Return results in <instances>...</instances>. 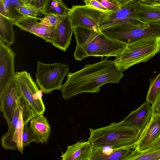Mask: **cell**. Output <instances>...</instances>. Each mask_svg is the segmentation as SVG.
<instances>
[{
  "label": "cell",
  "instance_id": "obj_1",
  "mask_svg": "<svg viewBox=\"0 0 160 160\" xmlns=\"http://www.w3.org/2000/svg\"><path fill=\"white\" fill-rule=\"evenodd\" d=\"M61 88L62 98L68 100L82 93H97L100 87L108 83H118L124 76L113 61L105 58L67 75Z\"/></svg>",
  "mask_w": 160,
  "mask_h": 160
},
{
  "label": "cell",
  "instance_id": "obj_2",
  "mask_svg": "<svg viewBox=\"0 0 160 160\" xmlns=\"http://www.w3.org/2000/svg\"><path fill=\"white\" fill-rule=\"evenodd\" d=\"M77 45L73 53L76 60L90 56L117 57L127 44L111 39L101 32L81 26L73 28Z\"/></svg>",
  "mask_w": 160,
  "mask_h": 160
},
{
  "label": "cell",
  "instance_id": "obj_3",
  "mask_svg": "<svg viewBox=\"0 0 160 160\" xmlns=\"http://www.w3.org/2000/svg\"><path fill=\"white\" fill-rule=\"evenodd\" d=\"M88 139L93 147L116 148L137 143L143 131L125 125L121 121L96 129L90 128Z\"/></svg>",
  "mask_w": 160,
  "mask_h": 160
},
{
  "label": "cell",
  "instance_id": "obj_4",
  "mask_svg": "<svg viewBox=\"0 0 160 160\" xmlns=\"http://www.w3.org/2000/svg\"><path fill=\"white\" fill-rule=\"evenodd\" d=\"M160 50V37L142 39L127 44L113 61L123 72L135 64L148 61Z\"/></svg>",
  "mask_w": 160,
  "mask_h": 160
},
{
  "label": "cell",
  "instance_id": "obj_5",
  "mask_svg": "<svg viewBox=\"0 0 160 160\" xmlns=\"http://www.w3.org/2000/svg\"><path fill=\"white\" fill-rule=\"evenodd\" d=\"M101 32L111 39L127 45L142 39L160 38V22L150 23L149 26L145 27L117 25Z\"/></svg>",
  "mask_w": 160,
  "mask_h": 160
},
{
  "label": "cell",
  "instance_id": "obj_6",
  "mask_svg": "<svg viewBox=\"0 0 160 160\" xmlns=\"http://www.w3.org/2000/svg\"><path fill=\"white\" fill-rule=\"evenodd\" d=\"M69 66L61 62L46 64L37 62L36 82L45 94L50 93L54 90H60L65 77L68 74Z\"/></svg>",
  "mask_w": 160,
  "mask_h": 160
},
{
  "label": "cell",
  "instance_id": "obj_7",
  "mask_svg": "<svg viewBox=\"0 0 160 160\" xmlns=\"http://www.w3.org/2000/svg\"><path fill=\"white\" fill-rule=\"evenodd\" d=\"M140 0H134L121 6L114 12H108L102 15L99 24L100 31L111 27L121 25L136 27H145L149 23L138 19L136 16V10Z\"/></svg>",
  "mask_w": 160,
  "mask_h": 160
},
{
  "label": "cell",
  "instance_id": "obj_8",
  "mask_svg": "<svg viewBox=\"0 0 160 160\" xmlns=\"http://www.w3.org/2000/svg\"><path fill=\"white\" fill-rule=\"evenodd\" d=\"M15 78L20 88L22 98L28 104L36 115L43 114L45 110L42 96L43 92L26 71L16 72Z\"/></svg>",
  "mask_w": 160,
  "mask_h": 160
},
{
  "label": "cell",
  "instance_id": "obj_9",
  "mask_svg": "<svg viewBox=\"0 0 160 160\" xmlns=\"http://www.w3.org/2000/svg\"><path fill=\"white\" fill-rule=\"evenodd\" d=\"M68 15L73 28L81 26L98 32L101 16L104 13L85 5H74Z\"/></svg>",
  "mask_w": 160,
  "mask_h": 160
},
{
  "label": "cell",
  "instance_id": "obj_10",
  "mask_svg": "<svg viewBox=\"0 0 160 160\" xmlns=\"http://www.w3.org/2000/svg\"><path fill=\"white\" fill-rule=\"evenodd\" d=\"M23 99V107L13 133L8 137L1 139V146L6 150H18L23 153L22 135L25 124L37 116L28 104Z\"/></svg>",
  "mask_w": 160,
  "mask_h": 160
},
{
  "label": "cell",
  "instance_id": "obj_11",
  "mask_svg": "<svg viewBox=\"0 0 160 160\" xmlns=\"http://www.w3.org/2000/svg\"><path fill=\"white\" fill-rule=\"evenodd\" d=\"M22 95L15 78L0 93V110L8 124L11 122Z\"/></svg>",
  "mask_w": 160,
  "mask_h": 160
},
{
  "label": "cell",
  "instance_id": "obj_12",
  "mask_svg": "<svg viewBox=\"0 0 160 160\" xmlns=\"http://www.w3.org/2000/svg\"><path fill=\"white\" fill-rule=\"evenodd\" d=\"M37 20L34 18L21 16L13 20V24L52 43L56 28L42 24Z\"/></svg>",
  "mask_w": 160,
  "mask_h": 160
},
{
  "label": "cell",
  "instance_id": "obj_13",
  "mask_svg": "<svg viewBox=\"0 0 160 160\" xmlns=\"http://www.w3.org/2000/svg\"><path fill=\"white\" fill-rule=\"evenodd\" d=\"M15 54L10 46L0 40V93L15 77Z\"/></svg>",
  "mask_w": 160,
  "mask_h": 160
},
{
  "label": "cell",
  "instance_id": "obj_14",
  "mask_svg": "<svg viewBox=\"0 0 160 160\" xmlns=\"http://www.w3.org/2000/svg\"><path fill=\"white\" fill-rule=\"evenodd\" d=\"M137 143L116 148L93 147L91 160H126L137 148Z\"/></svg>",
  "mask_w": 160,
  "mask_h": 160
},
{
  "label": "cell",
  "instance_id": "obj_15",
  "mask_svg": "<svg viewBox=\"0 0 160 160\" xmlns=\"http://www.w3.org/2000/svg\"><path fill=\"white\" fill-rule=\"evenodd\" d=\"M146 101L138 108L131 111L122 120L126 126L143 131L152 116V105Z\"/></svg>",
  "mask_w": 160,
  "mask_h": 160
},
{
  "label": "cell",
  "instance_id": "obj_16",
  "mask_svg": "<svg viewBox=\"0 0 160 160\" xmlns=\"http://www.w3.org/2000/svg\"><path fill=\"white\" fill-rule=\"evenodd\" d=\"M160 140V115H152L137 142L136 149L144 150Z\"/></svg>",
  "mask_w": 160,
  "mask_h": 160
},
{
  "label": "cell",
  "instance_id": "obj_17",
  "mask_svg": "<svg viewBox=\"0 0 160 160\" xmlns=\"http://www.w3.org/2000/svg\"><path fill=\"white\" fill-rule=\"evenodd\" d=\"M73 32L68 14L62 17L60 23L56 28L52 44L58 49L65 51L70 45Z\"/></svg>",
  "mask_w": 160,
  "mask_h": 160
},
{
  "label": "cell",
  "instance_id": "obj_18",
  "mask_svg": "<svg viewBox=\"0 0 160 160\" xmlns=\"http://www.w3.org/2000/svg\"><path fill=\"white\" fill-rule=\"evenodd\" d=\"M93 150V145L88 141L80 140L68 146L60 157L62 160H91Z\"/></svg>",
  "mask_w": 160,
  "mask_h": 160
},
{
  "label": "cell",
  "instance_id": "obj_19",
  "mask_svg": "<svg viewBox=\"0 0 160 160\" xmlns=\"http://www.w3.org/2000/svg\"><path fill=\"white\" fill-rule=\"evenodd\" d=\"M29 128L32 132L37 143L44 144L48 142L51 132L47 118L43 114L37 115L29 121Z\"/></svg>",
  "mask_w": 160,
  "mask_h": 160
},
{
  "label": "cell",
  "instance_id": "obj_20",
  "mask_svg": "<svg viewBox=\"0 0 160 160\" xmlns=\"http://www.w3.org/2000/svg\"><path fill=\"white\" fill-rule=\"evenodd\" d=\"M136 16L139 19L148 23L160 22V5H149L138 2Z\"/></svg>",
  "mask_w": 160,
  "mask_h": 160
},
{
  "label": "cell",
  "instance_id": "obj_21",
  "mask_svg": "<svg viewBox=\"0 0 160 160\" xmlns=\"http://www.w3.org/2000/svg\"><path fill=\"white\" fill-rule=\"evenodd\" d=\"M160 160V140L142 150L136 149L126 160Z\"/></svg>",
  "mask_w": 160,
  "mask_h": 160
},
{
  "label": "cell",
  "instance_id": "obj_22",
  "mask_svg": "<svg viewBox=\"0 0 160 160\" xmlns=\"http://www.w3.org/2000/svg\"><path fill=\"white\" fill-rule=\"evenodd\" d=\"M13 20L0 14V40L9 46L14 43Z\"/></svg>",
  "mask_w": 160,
  "mask_h": 160
},
{
  "label": "cell",
  "instance_id": "obj_23",
  "mask_svg": "<svg viewBox=\"0 0 160 160\" xmlns=\"http://www.w3.org/2000/svg\"><path fill=\"white\" fill-rule=\"evenodd\" d=\"M70 10L62 0H47L43 8V14L45 16L52 14L63 17L68 14Z\"/></svg>",
  "mask_w": 160,
  "mask_h": 160
},
{
  "label": "cell",
  "instance_id": "obj_24",
  "mask_svg": "<svg viewBox=\"0 0 160 160\" xmlns=\"http://www.w3.org/2000/svg\"><path fill=\"white\" fill-rule=\"evenodd\" d=\"M150 81L146 100L152 105L160 92V72Z\"/></svg>",
  "mask_w": 160,
  "mask_h": 160
},
{
  "label": "cell",
  "instance_id": "obj_25",
  "mask_svg": "<svg viewBox=\"0 0 160 160\" xmlns=\"http://www.w3.org/2000/svg\"><path fill=\"white\" fill-rule=\"evenodd\" d=\"M15 9L21 16L34 18L38 20L40 18L38 17L41 16V14H42L38 9L28 4L18 6Z\"/></svg>",
  "mask_w": 160,
  "mask_h": 160
},
{
  "label": "cell",
  "instance_id": "obj_26",
  "mask_svg": "<svg viewBox=\"0 0 160 160\" xmlns=\"http://www.w3.org/2000/svg\"><path fill=\"white\" fill-rule=\"evenodd\" d=\"M62 17L50 14L40 18V23L42 24L57 28L60 23Z\"/></svg>",
  "mask_w": 160,
  "mask_h": 160
},
{
  "label": "cell",
  "instance_id": "obj_27",
  "mask_svg": "<svg viewBox=\"0 0 160 160\" xmlns=\"http://www.w3.org/2000/svg\"><path fill=\"white\" fill-rule=\"evenodd\" d=\"M28 123L25 124L23 129L22 142L23 148L31 142L35 141L33 133L28 127Z\"/></svg>",
  "mask_w": 160,
  "mask_h": 160
},
{
  "label": "cell",
  "instance_id": "obj_28",
  "mask_svg": "<svg viewBox=\"0 0 160 160\" xmlns=\"http://www.w3.org/2000/svg\"><path fill=\"white\" fill-rule=\"evenodd\" d=\"M109 12H114L121 7L118 0H96Z\"/></svg>",
  "mask_w": 160,
  "mask_h": 160
},
{
  "label": "cell",
  "instance_id": "obj_29",
  "mask_svg": "<svg viewBox=\"0 0 160 160\" xmlns=\"http://www.w3.org/2000/svg\"><path fill=\"white\" fill-rule=\"evenodd\" d=\"M85 5L104 13L109 12L96 0H84Z\"/></svg>",
  "mask_w": 160,
  "mask_h": 160
},
{
  "label": "cell",
  "instance_id": "obj_30",
  "mask_svg": "<svg viewBox=\"0 0 160 160\" xmlns=\"http://www.w3.org/2000/svg\"><path fill=\"white\" fill-rule=\"evenodd\" d=\"M152 116L160 115V92L152 105Z\"/></svg>",
  "mask_w": 160,
  "mask_h": 160
},
{
  "label": "cell",
  "instance_id": "obj_31",
  "mask_svg": "<svg viewBox=\"0 0 160 160\" xmlns=\"http://www.w3.org/2000/svg\"><path fill=\"white\" fill-rule=\"evenodd\" d=\"M47 0H28V4L39 10L43 14L44 6Z\"/></svg>",
  "mask_w": 160,
  "mask_h": 160
},
{
  "label": "cell",
  "instance_id": "obj_32",
  "mask_svg": "<svg viewBox=\"0 0 160 160\" xmlns=\"http://www.w3.org/2000/svg\"><path fill=\"white\" fill-rule=\"evenodd\" d=\"M142 2L152 5H160V0H140Z\"/></svg>",
  "mask_w": 160,
  "mask_h": 160
},
{
  "label": "cell",
  "instance_id": "obj_33",
  "mask_svg": "<svg viewBox=\"0 0 160 160\" xmlns=\"http://www.w3.org/2000/svg\"><path fill=\"white\" fill-rule=\"evenodd\" d=\"M134 0H118L121 6Z\"/></svg>",
  "mask_w": 160,
  "mask_h": 160
}]
</instances>
